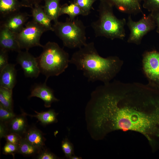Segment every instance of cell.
Wrapping results in <instances>:
<instances>
[{
  "mask_svg": "<svg viewBox=\"0 0 159 159\" xmlns=\"http://www.w3.org/2000/svg\"><path fill=\"white\" fill-rule=\"evenodd\" d=\"M8 52L0 49V71L9 63Z\"/></svg>",
  "mask_w": 159,
  "mask_h": 159,
  "instance_id": "4dcf8cb0",
  "label": "cell"
},
{
  "mask_svg": "<svg viewBox=\"0 0 159 159\" xmlns=\"http://www.w3.org/2000/svg\"><path fill=\"white\" fill-rule=\"evenodd\" d=\"M89 129L98 139L118 130L142 135L159 150V90L148 84L114 80L97 87L86 107Z\"/></svg>",
  "mask_w": 159,
  "mask_h": 159,
  "instance_id": "6da1fadb",
  "label": "cell"
},
{
  "mask_svg": "<svg viewBox=\"0 0 159 159\" xmlns=\"http://www.w3.org/2000/svg\"><path fill=\"white\" fill-rule=\"evenodd\" d=\"M43 0H20L23 7L32 8L34 6L39 4Z\"/></svg>",
  "mask_w": 159,
  "mask_h": 159,
  "instance_id": "1f68e13d",
  "label": "cell"
},
{
  "mask_svg": "<svg viewBox=\"0 0 159 159\" xmlns=\"http://www.w3.org/2000/svg\"><path fill=\"white\" fill-rule=\"evenodd\" d=\"M143 7L151 12L159 9V0H143Z\"/></svg>",
  "mask_w": 159,
  "mask_h": 159,
  "instance_id": "4316f807",
  "label": "cell"
},
{
  "mask_svg": "<svg viewBox=\"0 0 159 159\" xmlns=\"http://www.w3.org/2000/svg\"><path fill=\"white\" fill-rule=\"evenodd\" d=\"M46 31L44 28L32 20L27 22L22 29L15 34L21 49L28 50L34 47H42L43 45L40 43V39L43 33Z\"/></svg>",
  "mask_w": 159,
  "mask_h": 159,
  "instance_id": "8992f818",
  "label": "cell"
},
{
  "mask_svg": "<svg viewBox=\"0 0 159 159\" xmlns=\"http://www.w3.org/2000/svg\"><path fill=\"white\" fill-rule=\"evenodd\" d=\"M64 14H67L69 18L71 19H74L80 15L85 16L84 13L79 6L73 2L70 3L69 4H65L61 6L59 16Z\"/></svg>",
  "mask_w": 159,
  "mask_h": 159,
  "instance_id": "44dd1931",
  "label": "cell"
},
{
  "mask_svg": "<svg viewBox=\"0 0 159 159\" xmlns=\"http://www.w3.org/2000/svg\"><path fill=\"white\" fill-rule=\"evenodd\" d=\"M16 75L15 64L9 63L0 71V86L13 90L16 83Z\"/></svg>",
  "mask_w": 159,
  "mask_h": 159,
  "instance_id": "5bb4252c",
  "label": "cell"
},
{
  "mask_svg": "<svg viewBox=\"0 0 159 159\" xmlns=\"http://www.w3.org/2000/svg\"><path fill=\"white\" fill-rule=\"evenodd\" d=\"M43 51L37 59L40 73L47 80L51 76H58L68 67V53L56 43L48 42L43 46Z\"/></svg>",
  "mask_w": 159,
  "mask_h": 159,
  "instance_id": "277c9868",
  "label": "cell"
},
{
  "mask_svg": "<svg viewBox=\"0 0 159 159\" xmlns=\"http://www.w3.org/2000/svg\"><path fill=\"white\" fill-rule=\"evenodd\" d=\"M127 24L130 31L127 42L137 45L140 44L144 36L156 27L151 13L147 16L144 14L142 18L136 21H134L129 15Z\"/></svg>",
  "mask_w": 159,
  "mask_h": 159,
  "instance_id": "52a82bcc",
  "label": "cell"
},
{
  "mask_svg": "<svg viewBox=\"0 0 159 159\" xmlns=\"http://www.w3.org/2000/svg\"><path fill=\"white\" fill-rule=\"evenodd\" d=\"M61 147L65 156L71 158L73 156V150L72 144L67 139L63 140L62 142Z\"/></svg>",
  "mask_w": 159,
  "mask_h": 159,
  "instance_id": "484cf974",
  "label": "cell"
},
{
  "mask_svg": "<svg viewBox=\"0 0 159 159\" xmlns=\"http://www.w3.org/2000/svg\"><path fill=\"white\" fill-rule=\"evenodd\" d=\"M31 16L32 20L44 28L46 31H53L52 20L44 11L43 6L36 5L31 8Z\"/></svg>",
  "mask_w": 159,
  "mask_h": 159,
  "instance_id": "9a60e30c",
  "label": "cell"
},
{
  "mask_svg": "<svg viewBox=\"0 0 159 159\" xmlns=\"http://www.w3.org/2000/svg\"><path fill=\"white\" fill-rule=\"evenodd\" d=\"M30 15L20 11L11 14L4 18L0 25L4 26L13 33H19L24 27Z\"/></svg>",
  "mask_w": 159,
  "mask_h": 159,
  "instance_id": "8fae6325",
  "label": "cell"
},
{
  "mask_svg": "<svg viewBox=\"0 0 159 159\" xmlns=\"http://www.w3.org/2000/svg\"><path fill=\"white\" fill-rule=\"evenodd\" d=\"M23 6L19 0H0V16L5 18L20 11Z\"/></svg>",
  "mask_w": 159,
  "mask_h": 159,
  "instance_id": "ac0fdd59",
  "label": "cell"
},
{
  "mask_svg": "<svg viewBox=\"0 0 159 159\" xmlns=\"http://www.w3.org/2000/svg\"><path fill=\"white\" fill-rule=\"evenodd\" d=\"M0 104L8 110L13 111L12 90L0 86Z\"/></svg>",
  "mask_w": 159,
  "mask_h": 159,
  "instance_id": "603a6c76",
  "label": "cell"
},
{
  "mask_svg": "<svg viewBox=\"0 0 159 159\" xmlns=\"http://www.w3.org/2000/svg\"><path fill=\"white\" fill-rule=\"evenodd\" d=\"M73 2L77 4L84 13L85 16L88 15L90 12L93 4L100 0H73Z\"/></svg>",
  "mask_w": 159,
  "mask_h": 159,
  "instance_id": "cb8c5ba5",
  "label": "cell"
},
{
  "mask_svg": "<svg viewBox=\"0 0 159 159\" xmlns=\"http://www.w3.org/2000/svg\"><path fill=\"white\" fill-rule=\"evenodd\" d=\"M0 47L1 49L18 52L21 51L16 39V34L6 27L0 25Z\"/></svg>",
  "mask_w": 159,
  "mask_h": 159,
  "instance_id": "4fadbf2b",
  "label": "cell"
},
{
  "mask_svg": "<svg viewBox=\"0 0 159 159\" xmlns=\"http://www.w3.org/2000/svg\"><path fill=\"white\" fill-rule=\"evenodd\" d=\"M9 133L8 128L6 123L0 122V138H4Z\"/></svg>",
  "mask_w": 159,
  "mask_h": 159,
  "instance_id": "d6a6232c",
  "label": "cell"
},
{
  "mask_svg": "<svg viewBox=\"0 0 159 159\" xmlns=\"http://www.w3.org/2000/svg\"><path fill=\"white\" fill-rule=\"evenodd\" d=\"M143 72L149 86L159 90V52L146 51L143 55Z\"/></svg>",
  "mask_w": 159,
  "mask_h": 159,
  "instance_id": "ba28073f",
  "label": "cell"
},
{
  "mask_svg": "<svg viewBox=\"0 0 159 159\" xmlns=\"http://www.w3.org/2000/svg\"><path fill=\"white\" fill-rule=\"evenodd\" d=\"M100 1L98 18L91 24L95 36L104 37L112 40H123L126 35L125 19L117 18L114 14L113 6L104 1Z\"/></svg>",
  "mask_w": 159,
  "mask_h": 159,
  "instance_id": "3957f363",
  "label": "cell"
},
{
  "mask_svg": "<svg viewBox=\"0 0 159 159\" xmlns=\"http://www.w3.org/2000/svg\"><path fill=\"white\" fill-rule=\"evenodd\" d=\"M16 115L13 111L8 110L0 104V122L7 123Z\"/></svg>",
  "mask_w": 159,
  "mask_h": 159,
  "instance_id": "d4e9b609",
  "label": "cell"
},
{
  "mask_svg": "<svg viewBox=\"0 0 159 159\" xmlns=\"http://www.w3.org/2000/svg\"><path fill=\"white\" fill-rule=\"evenodd\" d=\"M22 137L14 133H8L5 137L6 142L18 145Z\"/></svg>",
  "mask_w": 159,
  "mask_h": 159,
  "instance_id": "f546056e",
  "label": "cell"
},
{
  "mask_svg": "<svg viewBox=\"0 0 159 159\" xmlns=\"http://www.w3.org/2000/svg\"><path fill=\"white\" fill-rule=\"evenodd\" d=\"M16 115L11 121L6 123L9 133H14L23 137L29 127L24 112Z\"/></svg>",
  "mask_w": 159,
  "mask_h": 159,
  "instance_id": "2e32d148",
  "label": "cell"
},
{
  "mask_svg": "<svg viewBox=\"0 0 159 159\" xmlns=\"http://www.w3.org/2000/svg\"><path fill=\"white\" fill-rule=\"evenodd\" d=\"M79 158L78 157H76V156H72L71 158L70 159H79Z\"/></svg>",
  "mask_w": 159,
  "mask_h": 159,
  "instance_id": "e575fe53",
  "label": "cell"
},
{
  "mask_svg": "<svg viewBox=\"0 0 159 159\" xmlns=\"http://www.w3.org/2000/svg\"><path fill=\"white\" fill-rule=\"evenodd\" d=\"M23 137L39 151L44 147L45 138L42 132L35 127H29Z\"/></svg>",
  "mask_w": 159,
  "mask_h": 159,
  "instance_id": "e0dca14e",
  "label": "cell"
},
{
  "mask_svg": "<svg viewBox=\"0 0 159 159\" xmlns=\"http://www.w3.org/2000/svg\"><path fill=\"white\" fill-rule=\"evenodd\" d=\"M39 151L37 148L22 137L18 145L17 153L25 156L29 157L36 155Z\"/></svg>",
  "mask_w": 159,
  "mask_h": 159,
  "instance_id": "7402d4cb",
  "label": "cell"
},
{
  "mask_svg": "<svg viewBox=\"0 0 159 159\" xmlns=\"http://www.w3.org/2000/svg\"><path fill=\"white\" fill-rule=\"evenodd\" d=\"M46 80L43 84L34 85L32 88L29 98L36 97L42 99L44 102V106L47 108L50 107L52 104L58 102L59 100L54 94L53 90L46 84Z\"/></svg>",
  "mask_w": 159,
  "mask_h": 159,
  "instance_id": "30bf717a",
  "label": "cell"
},
{
  "mask_svg": "<svg viewBox=\"0 0 159 159\" xmlns=\"http://www.w3.org/2000/svg\"><path fill=\"white\" fill-rule=\"evenodd\" d=\"M155 21L156 32L159 34V9L151 12Z\"/></svg>",
  "mask_w": 159,
  "mask_h": 159,
  "instance_id": "836d02e7",
  "label": "cell"
},
{
  "mask_svg": "<svg viewBox=\"0 0 159 159\" xmlns=\"http://www.w3.org/2000/svg\"><path fill=\"white\" fill-rule=\"evenodd\" d=\"M34 112L36 114L33 115H28L24 112L26 115L37 118L44 125L56 123L57 121V117L58 114L56 113L53 109H50L47 111L41 112H38L35 111Z\"/></svg>",
  "mask_w": 159,
  "mask_h": 159,
  "instance_id": "ffe728a7",
  "label": "cell"
},
{
  "mask_svg": "<svg viewBox=\"0 0 159 159\" xmlns=\"http://www.w3.org/2000/svg\"><path fill=\"white\" fill-rule=\"evenodd\" d=\"M38 159H55L57 157L53 153L44 147L40 150L36 155Z\"/></svg>",
  "mask_w": 159,
  "mask_h": 159,
  "instance_id": "f1b7e54d",
  "label": "cell"
},
{
  "mask_svg": "<svg viewBox=\"0 0 159 159\" xmlns=\"http://www.w3.org/2000/svg\"><path fill=\"white\" fill-rule=\"evenodd\" d=\"M69 63L74 64L77 70L82 71L88 81H100L106 84L119 72L123 62L117 56L102 57L92 42L74 53Z\"/></svg>",
  "mask_w": 159,
  "mask_h": 159,
  "instance_id": "7a4b0ae2",
  "label": "cell"
},
{
  "mask_svg": "<svg viewBox=\"0 0 159 159\" xmlns=\"http://www.w3.org/2000/svg\"><path fill=\"white\" fill-rule=\"evenodd\" d=\"M18 145L6 142L3 148L2 152L5 155H11L14 156L17 153Z\"/></svg>",
  "mask_w": 159,
  "mask_h": 159,
  "instance_id": "83f0119b",
  "label": "cell"
},
{
  "mask_svg": "<svg viewBox=\"0 0 159 159\" xmlns=\"http://www.w3.org/2000/svg\"><path fill=\"white\" fill-rule=\"evenodd\" d=\"M100 0L104 1L113 7H115L119 11L129 15H136L140 13L144 14L139 0Z\"/></svg>",
  "mask_w": 159,
  "mask_h": 159,
  "instance_id": "7c38bea8",
  "label": "cell"
},
{
  "mask_svg": "<svg viewBox=\"0 0 159 159\" xmlns=\"http://www.w3.org/2000/svg\"><path fill=\"white\" fill-rule=\"evenodd\" d=\"M16 62L21 66L26 77L37 78L40 73L37 57L31 54L28 50L18 52Z\"/></svg>",
  "mask_w": 159,
  "mask_h": 159,
  "instance_id": "9c48e42d",
  "label": "cell"
},
{
  "mask_svg": "<svg viewBox=\"0 0 159 159\" xmlns=\"http://www.w3.org/2000/svg\"><path fill=\"white\" fill-rule=\"evenodd\" d=\"M44 2L43 6L46 14L54 21V23L58 21L61 6V0H43Z\"/></svg>",
  "mask_w": 159,
  "mask_h": 159,
  "instance_id": "d6986e66",
  "label": "cell"
},
{
  "mask_svg": "<svg viewBox=\"0 0 159 159\" xmlns=\"http://www.w3.org/2000/svg\"><path fill=\"white\" fill-rule=\"evenodd\" d=\"M53 31L62 41L64 46L70 49L82 47L87 43L86 27L78 19L67 18L64 22L57 21L53 25Z\"/></svg>",
  "mask_w": 159,
  "mask_h": 159,
  "instance_id": "5b68a950",
  "label": "cell"
},
{
  "mask_svg": "<svg viewBox=\"0 0 159 159\" xmlns=\"http://www.w3.org/2000/svg\"><path fill=\"white\" fill-rule=\"evenodd\" d=\"M143 0H139V1L140 3L141 1H143Z\"/></svg>",
  "mask_w": 159,
  "mask_h": 159,
  "instance_id": "d590c367",
  "label": "cell"
}]
</instances>
